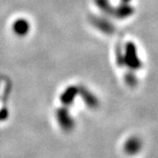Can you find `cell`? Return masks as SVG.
<instances>
[{"mask_svg":"<svg viewBox=\"0 0 158 158\" xmlns=\"http://www.w3.org/2000/svg\"><path fill=\"white\" fill-rule=\"evenodd\" d=\"M123 148L128 156H135L141 150L142 141L137 136H131L125 141Z\"/></svg>","mask_w":158,"mask_h":158,"instance_id":"cell-2","label":"cell"},{"mask_svg":"<svg viewBox=\"0 0 158 158\" xmlns=\"http://www.w3.org/2000/svg\"><path fill=\"white\" fill-rule=\"evenodd\" d=\"M123 61H125L126 65L134 69V71L141 67V60L138 55L137 48L134 43L129 42L126 46V53L125 56H123Z\"/></svg>","mask_w":158,"mask_h":158,"instance_id":"cell-1","label":"cell"},{"mask_svg":"<svg viewBox=\"0 0 158 158\" xmlns=\"http://www.w3.org/2000/svg\"><path fill=\"white\" fill-rule=\"evenodd\" d=\"M58 122L61 126L62 129L65 131H70L73 129L74 121L72 118L69 116L67 112L65 111H60L57 114Z\"/></svg>","mask_w":158,"mask_h":158,"instance_id":"cell-3","label":"cell"}]
</instances>
